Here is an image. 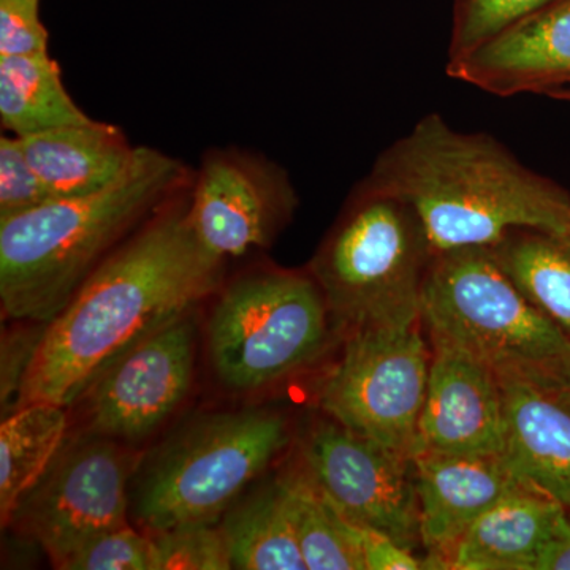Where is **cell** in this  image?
I'll use <instances>...</instances> for the list:
<instances>
[{
    "label": "cell",
    "instance_id": "cell-10",
    "mask_svg": "<svg viewBox=\"0 0 570 570\" xmlns=\"http://www.w3.org/2000/svg\"><path fill=\"white\" fill-rule=\"evenodd\" d=\"M302 455L307 474L351 523L409 550L422 543L411 460L330 417L311 428Z\"/></svg>",
    "mask_w": 570,
    "mask_h": 570
},
{
    "label": "cell",
    "instance_id": "cell-8",
    "mask_svg": "<svg viewBox=\"0 0 570 570\" xmlns=\"http://www.w3.org/2000/svg\"><path fill=\"white\" fill-rule=\"evenodd\" d=\"M422 318L346 333L343 355L318 393L330 419L414 459L433 348Z\"/></svg>",
    "mask_w": 570,
    "mask_h": 570
},
{
    "label": "cell",
    "instance_id": "cell-9",
    "mask_svg": "<svg viewBox=\"0 0 570 570\" xmlns=\"http://www.w3.org/2000/svg\"><path fill=\"white\" fill-rule=\"evenodd\" d=\"M137 461L115 439L92 433L61 450L11 521H20L59 569L89 540L129 524V482Z\"/></svg>",
    "mask_w": 570,
    "mask_h": 570
},
{
    "label": "cell",
    "instance_id": "cell-30",
    "mask_svg": "<svg viewBox=\"0 0 570 570\" xmlns=\"http://www.w3.org/2000/svg\"><path fill=\"white\" fill-rule=\"evenodd\" d=\"M535 570H570V513L564 531L540 554Z\"/></svg>",
    "mask_w": 570,
    "mask_h": 570
},
{
    "label": "cell",
    "instance_id": "cell-19",
    "mask_svg": "<svg viewBox=\"0 0 570 570\" xmlns=\"http://www.w3.org/2000/svg\"><path fill=\"white\" fill-rule=\"evenodd\" d=\"M67 407L32 403L0 425V519L9 527L22 499L45 478L66 442Z\"/></svg>",
    "mask_w": 570,
    "mask_h": 570
},
{
    "label": "cell",
    "instance_id": "cell-23",
    "mask_svg": "<svg viewBox=\"0 0 570 570\" xmlns=\"http://www.w3.org/2000/svg\"><path fill=\"white\" fill-rule=\"evenodd\" d=\"M279 482L307 570H365L355 524L322 493L305 468Z\"/></svg>",
    "mask_w": 570,
    "mask_h": 570
},
{
    "label": "cell",
    "instance_id": "cell-1",
    "mask_svg": "<svg viewBox=\"0 0 570 570\" xmlns=\"http://www.w3.org/2000/svg\"><path fill=\"white\" fill-rule=\"evenodd\" d=\"M223 258L198 242L186 204L168 202L127 238L45 324L18 390V407H70L146 336L220 287Z\"/></svg>",
    "mask_w": 570,
    "mask_h": 570
},
{
    "label": "cell",
    "instance_id": "cell-16",
    "mask_svg": "<svg viewBox=\"0 0 570 570\" xmlns=\"http://www.w3.org/2000/svg\"><path fill=\"white\" fill-rule=\"evenodd\" d=\"M499 379L505 461L524 485L553 498L570 513V385Z\"/></svg>",
    "mask_w": 570,
    "mask_h": 570
},
{
    "label": "cell",
    "instance_id": "cell-25",
    "mask_svg": "<svg viewBox=\"0 0 570 570\" xmlns=\"http://www.w3.org/2000/svg\"><path fill=\"white\" fill-rule=\"evenodd\" d=\"M216 523L154 532V570H228L230 554Z\"/></svg>",
    "mask_w": 570,
    "mask_h": 570
},
{
    "label": "cell",
    "instance_id": "cell-6",
    "mask_svg": "<svg viewBox=\"0 0 570 570\" xmlns=\"http://www.w3.org/2000/svg\"><path fill=\"white\" fill-rule=\"evenodd\" d=\"M291 442L272 411L209 415L187 428L138 482L134 513L149 534L217 523Z\"/></svg>",
    "mask_w": 570,
    "mask_h": 570
},
{
    "label": "cell",
    "instance_id": "cell-17",
    "mask_svg": "<svg viewBox=\"0 0 570 570\" xmlns=\"http://www.w3.org/2000/svg\"><path fill=\"white\" fill-rule=\"evenodd\" d=\"M569 512L542 491L523 485L502 498L461 538L452 570H535L540 554L564 531Z\"/></svg>",
    "mask_w": 570,
    "mask_h": 570
},
{
    "label": "cell",
    "instance_id": "cell-22",
    "mask_svg": "<svg viewBox=\"0 0 570 570\" xmlns=\"http://www.w3.org/2000/svg\"><path fill=\"white\" fill-rule=\"evenodd\" d=\"M220 530L232 569L307 570L279 479L243 494L224 513Z\"/></svg>",
    "mask_w": 570,
    "mask_h": 570
},
{
    "label": "cell",
    "instance_id": "cell-3",
    "mask_svg": "<svg viewBox=\"0 0 570 570\" xmlns=\"http://www.w3.org/2000/svg\"><path fill=\"white\" fill-rule=\"evenodd\" d=\"M184 183L179 160L137 146L129 167L104 189L0 219L3 317L48 324Z\"/></svg>",
    "mask_w": 570,
    "mask_h": 570
},
{
    "label": "cell",
    "instance_id": "cell-13",
    "mask_svg": "<svg viewBox=\"0 0 570 570\" xmlns=\"http://www.w3.org/2000/svg\"><path fill=\"white\" fill-rule=\"evenodd\" d=\"M431 344V343H430ZM430 379L415 453L504 456L505 406L501 379L459 348L431 344Z\"/></svg>",
    "mask_w": 570,
    "mask_h": 570
},
{
    "label": "cell",
    "instance_id": "cell-26",
    "mask_svg": "<svg viewBox=\"0 0 570 570\" xmlns=\"http://www.w3.org/2000/svg\"><path fill=\"white\" fill-rule=\"evenodd\" d=\"M61 570H154L151 534L132 527L104 532L71 553Z\"/></svg>",
    "mask_w": 570,
    "mask_h": 570
},
{
    "label": "cell",
    "instance_id": "cell-14",
    "mask_svg": "<svg viewBox=\"0 0 570 570\" xmlns=\"http://www.w3.org/2000/svg\"><path fill=\"white\" fill-rule=\"evenodd\" d=\"M448 75L498 97L570 86V0H554L448 61Z\"/></svg>",
    "mask_w": 570,
    "mask_h": 570
},
{
    "label": "cell",
    "instance_id": "cell-15",
    "mask_svg": "<svg viewBox=\"0 0 570 570\" xmlns=\"http://www.w3.org/2000/svg\"><path fill=\"white\" fill-rule=\"evenodd\" d=\"M426 569H448L469 528L524 483L504 456L417 453L412 459Z\"/></svg>",
    "mask_w": 570,
    "mask_h": 570
},
{
    "label": "cell",
    "instance_id": "cell-31",
    "mask_svg": "<svg viewBox=\"0 0 570 570\" xmlns=\"http://www.w3.org/2000/svg\"><path fill=\"white\" fill-rule=\"evenodd\" d=\"M549 97L551 99L562 100V102L570 104V86H566V88L557 89V91L550 92Z\"/></svg>",
    "mask_w": 570,
    "mask_h": 570
},
{
    "label": "cell",
    "instance_id": "cell-7",
    "mask_svg": "<svg viewBox=\"0 0 570 570\" xmlns=\"http://www.w3.org/2000/svg\"><path fill=\"white\" fill-rule=\"evenodd\" d=\"M309 272L257 269L225 288L208 322L214 373L232 392H255L322 355L332 324Z\"/></svg>",
    "mask_w": 570,
    "mask_h": 570
},
{
    "label": "cell",
    "instance_id": "cell-24",
    "mask_svg": "<svg viewBox=\"0 0 570 570\" xmlns=\"http://www.w3.org/2000/svg\"><path fill=\"white\" fill-rule=\"evenodd\" d=\"M554 0H453L449 61L463 58L502 29Z\"/></svg>",
    "mask_w": 570,
    "mask_h": 570
},
{
    "label": "cell",
    "instance_id": "cell-21",
    "mask_svg": "<svg viewBox=\"0 0 570 570\" xmlns=\"http://www.w3.org/2000/svg\"><path fill=\"white\" fill-rule=\"evenodd\" d=\"M490 250L532 305L570 337V227L513 228Z\"/></svg>",
    "mask_w": 570,
    "mask_h": 570
},
{
    "label": "cell",
    "instance_id": "cell-5",
    "mask_svg": "<svg viewBox=\"0 0 570 570\" xmlns=\"http://www.w3.org/2000/svg\"><path fill=\"white\" fill-rule=\"evenodd\" d=\"M434 250L417 214L363 179L309 273L333 324L344 333L422 318V295Z\"/></svg>",
    "mask_w": 570,
    "mask_h": 570
},
{
    "label": "cell",
    "instance_id": "cell-2",
    "mask_svg": "<svg viewBox=\"0 0 570 570\" xmlns=\"http://www.w3.org/2000/svg\"><path fill=\"white\" fill-rule=\"evenodd\" d=\"M365 181L417 214L434 254L497 245L513 228L570 227V195L489 134L423 116L379 154Z\"/></svg>",
    "mask_w": 570,
    "mask_h": 570
},
{
    "label": "cell",
    "instance_id": "cell-29",
    "mask_svg": "<svg viewBox=\"0 0 570 570\" xmlns=\"http://www.w3.org/2000/svg\"><path fill=\"white\" fill-rule=\"evenodd\" d=\"M355 535L365 570L426 569L425 561L414 557V550L406 549L384 532L355 524Z\"/></svg>",
    "mask_w": 570,
    "mask_h": 570
},
{
    "label": "cell",
    "instance_id": "cell-11",
    "mask_svg": "<svg viewBox=\"0 0 570 570\" xmlns=\"http://www.w3.org/2000/svg\"><path fill=\"white\" fill-rule=\"evenodd\" d=\"M298 198L279 165L238 149L209 153L195 176L187 217L198 242L227 261L268 247Z\"/></svg>",
    "mask_w": 570,
    "mask_h": 570
},
{
    "label": "cell",
    "instance_id": "cell-12",
    "mask_svg": "<svg viewBox=\"0 0 570 570\" xmlns=\"http://www.w3.org/2000/svg\"><path fill=\"white\" fill-rule=\"evenodd\" d=\"M194 366L189 311L135 344L86 393L89 430L115 441L149 436L189 393Z\"/></svg>",
    "mask_w": 570,
    "mask_h": 570
},
{
    "label": "cell",
    "instance_id": "cell-27",
    "mask_svg": "<svg viewBox=\"0 0 570 570\" xmlns=\"http://www.w3.org/2000/svg\"><path fill=\"white\" fill-rule=\"evenodd\" d=\"M56 200L26 157L20 138H0V219Z\"/></svg>",
    "mask_w": 570,
    "mask_h": 570
},
{
    "label": "cell",
    "instance_id": "cell-4",
    "mask_svg": "<svg viewBox=\"0 0 570 570\" xmlns=\"http://www.w3.org/2000/svg\"><path fill=\"white\" fill-rule=\"evenodd\" d=\"M422 322L431 344L459 348L499 377L570 385V337L513 284L490 247L434 255Z\"/></svg>",
    "mask_w": 570,
    "mask_h": 570
},
{
    "label": "cell",
    "instance_id": "cell-20",
    "mask_svg": "<svg viewBox=\"0 0 570 570\" xmlns=\"http://www.w3.org/2000/svg\"><path fill=\"white\" fill-rule=\"evenodd\" d=\"M0 121L14 137H28L94 121L63 86L50 55L0 58Z\"/></svg>",
    "mask_w": 570,
    "mask_h": 570
},
{
    "label": "cell",
    "instance_id": "cell-18",
    "mask_svg": "<svg viewBox=\"0 0 570 570\" xmlns=\"http://www.w3.org/2000/svg\"><path fill=\"white\" fill-rule=\"evenodd\" d=\"M20 141L52 198L80 197L104 189L124 174L137 151L121 129L96 119L28 135Z\"/></svg>",
    "mask_w": 570,
    "mask_h": 570
},
{
    "label": "cell",
    "instance_id": "cell-28",
    "mask_svg": "<svg viewBox=\"0 0 570 570\" xmlns=\"http://www.w3.org/2000/svg\"><path fill=\"white\" fill-rule=\"evenodd\" d=\"M40 0H0V58L47 55L48 32Z\"/></svg>",
    "mask_w": 570,
    "mask_h": 570
}]
</instances>
